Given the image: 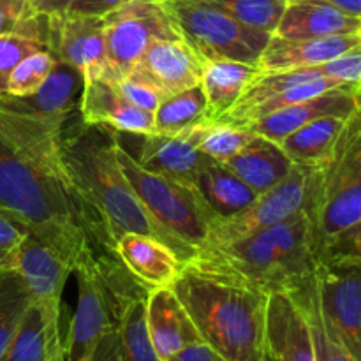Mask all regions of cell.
Here are the masks:
<instances>
[{
	"label": "cell",
	"instance_id": "cell-9",
	"mask_svg": "<svg viewBox=\"0 0 361 361\" xmlns=\"http://www.w3.org/2000/svg\"><path fill=\"white\" fill-rule=\"evenodd\" d=\"M106 63L113 80L127 76L159 39H182L164 0H130L102 16Z\"/></svg>",
	"mask_w": 361,
	"mask_h": 361
},
{
	"label": "cell",
	"instance_id": "cell-17",
	"mask_svg": "<svg viewBox=\"0 0 361 361\" xmlns=\"http://www.w3.org/2000/svg\"><path fill=\"white\" fill-rule=\"evenodd\" d=\"M9 268L20 275L34 302L60 310L73 268L55 250L28 233L9 252Z\"/></svg>",
	"mask_w": 361,
	"mask_h": 361
},
{
	"label": "cell",
	"instance_id": "cell-47",
	"mask_svg": "<svg viewBox=\"0 0 361 361\" xmlns=\"http://www.w3.org/2000/svg\"><path fill=\"white\" fill-rule=\"evenodd\" d=\"M9 252L11 250H0V271L11 270L9 268Z\"/></svg>",
	"mask_w": 361,
	"mask_h": 361
},
{
	"label": "cell",
	"instance_id": "cell-23",
	"mask_svg": "<svg viewBox=\"0 0 361 361\" xmlns=\"http://www.w3.org/2000/svg\"><path fill=\"white\" fill-rule=\"evenodd\" d=\"M361 32V20L342 13L326 0H288L274 35L316 39Z\"/></svg>",
	"mask_w": 361,
	"mask_h": 361
},
{
	"label": "cell",
	"instance_id": "cell-42",
	"mask_svg": "<svg viewBox=\"0 0 361 361\" xmlns=\"http://www.w3.org/2000/svg\"><path fill=\"white\" fill-rule=\"evenodd\" d=\"M127 2H130V0H71L66 13L88 14V16L102 18Z\"/></svg>",
	"mask_w": 361,
	"mask_h": 361
},
{
	"label": "cell",
	"instance_id": "cell-19",
	"mask_svg": "<svg viewBox=\"0 0 361 361\" xmlns=\"http://www.w3.org/2000/svg\"><path fill=\"white\" fill-rule=\"evenodd\" d=\"M361 101L360 88H338V90L326 92L317 97L307 99L298 104L286 106V108L271 111L261 118L254 120L243 129L257 136L268 137L271 141L281 143L284 137L295 133L300 127L323 116H349L358 108Z\"/></svg>",
	"mask_w": 361,
	"mask_h": 361
},
{
	"label": "cell",
	"instance_id": "cell-41",
	"mask_svg": "<svg viewBox=\"0 0 361 361\" xmlns=\"http://www.w3.org/2000/svg\"><path fill=\"white\" fill-rule=\"evenodd\" d=\"M28 233L23 222L9 212L0 210V250H13Z\"/></svg>",
	"mask_w": 361,
	"mask_h": 361
},
{
	"label": "cell",
	"instance_id": "cell-22",
	"mask_svg": "<svg viewBox=\"0 0 361 361\" xmlns=\"http://www.w3.org/2000/svg\"><path fill=\"white\" fill-rule=\"evenodd\" d=\"M147 328L152 345L162 361L200 342L201 337L171 288H157L147 295Z\"/></svg>",
	"mask_w": 361,
	"mask_h": 361
},
{
	"label": "cell",
	"instance_id": "cell-25",
	"mask_svg": "<svg viewBox=\"0 0 361 361\" xmlns=\"http://www.w3.org/2000/svg\"><path fill=\"white\" fill-rule=\"evenodd\" d=\"M81 87L83 76L69 63L59 60L44 83L34 94L21 99L4 97L0 99V104L27 115L67 122L74 106V97L78 92H81Z\"/></svg>",
	"mask_w": 361,
	"mask_h": 361
},
{
	"label": "cell",
	"instance_id": "cell-27",
	"mask_svg": "<svg viewBox=\"0 0 361 361\" xmlns=\"http://www.w3.org/2000/svg\"><path fill=\"white\" fill-rule=\"evenodd\" d=\"M194 189L215 219H229L242 214L259 196L231 169L215 161L201 169Z\"/></svg>",
	"mask_w": 361,
	"mask_h": 361
},
{
	"label": "cell",
	"instance_id": "cell-3",
	"mask_svg": "<svg viewBox=\"0 0 361 361\" xmlns=\"http://www.w3.org/2000/svg\"><path fill=\"white\" fill-rule=\"evenodd\" d=\"M171 289L201 341L226 361H264L267 293L197 256Z\"/></svg>",
	"mask_w": 361,
	"mask_h": 361
},
{
	"label": "cell",
	"instance_id": "cell-43",
	"mask_svg": "<svg viewBox=\"0 0 361 361\" xmlns=\"http://www.w3.org/2000/svg\"><path fill=\"white\" fill-rule=\"evenodd\" d=\"M168 361H226L219 353H215L214 349L208 344H204L203 341L194 342L189 344L187 348H183L182 351L176 353L173 358Z\"/></svg>",
	"mask_w": 361,
	"mask_h": 361
},
{
	"label": "cell",
	"instance_id": "cell-40",
	"mask_svg": "<svg viewBox=\"0 0 361 361\" xmlns=\"http://www.w3.org/2000/svg\"><path fill=\"white\" fill-rule=\"evenodd\" d=\"M116 88L120 90V94L127 99L129 102L136 104L137 108L147 109V111H155V108L161 102L162 95L157 88H154L152 85L145 83L140 78L133 76V74H127V76L115 80Z\"/></svg>",
	"mask_w": 361,
	"mask_h": 361
},
{
	"label": "cell",
	"instance_id": "cell-30",
	"mask_svg": "<svg viewBox=\"0 0 361 361\" xmlns=\"http://www.w3.org/2000/svg\"><path fill=\"white\" fill-rule=\"evenodd\" d=\"M147 295L134 296L120 316L116 328L120 361H162L155 353L148 335Z\"/></svg>",
	"mask_w": 361,
	"mask_h": 361
},
{
	"label": "cell",
	"instance_id": "cell-32",
	"mask_svg": "<svg viewBox=\"0 0 361 361\" xmlns=\"http://www.w3.org/2000/svg\"><path fill=\"white\" fill-rule=\"evenodd\" d=\"M0 34H23L49 46V16L37 13L30 0H0Z\"/></svg>",
	"mask_w": 361,
	"mask_h": 361
},
{
	"label": "cell",
	"instance_id": "cell-16",
	"mask_svg": "<svg viewBox=\"0 0 361 361\" xmlns=\"http://www.w3.org/2000/svg\"><path fill=\"white\" fill-rule=\"evenodd\" d=\"M78 111L81 122L88 126L109 127L136 136L154 133V113L127 101L109 76L83 78Z\"/></svg>",
	"mask_w": 361,
	"mask_h": 361
},
{
	"label": "cell",
	"instance_id": "cell-6",
	"mask_svg": "<svg viewBox=\"0 0 361 361\" xmlns=\"http://www.w3.org/2000/svg\"><path fill=\"white\" fill-rule=\"evenodd\" d=\"M361 217V101L348 116L330 161L317 169L312 221L323 243Z\"/></svg>",
	"mask_w": 361,
	"mask_h": 361
},
{
	"label": "cell",
	"instance_id": "cell-14",
	"mask_svg": "<svg viewBox=\"0 0 361 361\" xmlns=\"http://www.w3.org/2000/svg\"><path fill=\"white\" fill-rule=\"evenodd\" d=\"M264 361H316L309 319L295 295H268Z\"/></svg>",
	"mask_w": 361,
	"mask_h": 361
},
{
	"label": "cell",
	"instance_id": "cell-2",
	"mask_svg": "<svg viewBox=\"0 0 361 361\" xmlns=\"http://www.w3.org/2000/svg\"><path fill=\"white\" fill-rule=\"evenodd\" d=\"M62 150L71 178L94 221L102 252L113 256L118 236L137 233L164 242L183 261L196 256V250L162 228L136 196L116 161L113 129L80 120L67 133L63 129Z\"/></svg>",
	"mask_w": 361,
	"mask_h": 361
},
{
	"label": "cell",
	"instance_id": "cell-38",
	"mask_svg": "<svg viewBox=\"0 0 361 361\" xmlns=\"http://www.w3.org/2000/svg\"><path fill=\"white\" fill-rule=\"evenodd\" d=\"M319 259L361 264V217L321 245Z\"/></svg>",
	"mask_w": 361,
	"mask_h": 361
},
{
	"label": "cell",
	"instance_id": "cell-39",
	"mask_svg": "<svg viewBox=\"0 0 361 361\" xmlns=\"http://www.w3.org/2000/svg\"><path fill=\"white\" fill-rule=\"evenodd\" d=\"M316 71L338 83L361 88V42L345 51L344 55L337 56L323 66H316Z\"/></svg>",
	"mask_w": 361,
	"mask_h": 361
},
{
	"label": "cell",
	"instance_id": "cell-20",
	"mask_svg": "<svg viewBox=\"0 0 361 361\" xmlns=\"http://www.w3.org/2000/svg\"><path fill=\"white\" fill-rule=\"evenodd\" d=\"M360 42L361 32L316 39H284L271 35L257 67L263 73H279L323 66L344 55Z\"/></svg>",
	"mask_w": 361,
	"mask_h": 361
},
{
	"label": "cell",
	"instance_id": "cell-4",
	"mask_svg": "<svg viewBox=\"0 0 361 361\" xmlns=\"http://www.w3.org/2000/svg\"><path fill=\"white\" fill-rule=\"evenodd\" d=\"M196 256L267 295L302 293L316 281L319 263L310 212L226 245L201 247Z\"/></svg>",
	"mask_w": 361,
	"mask_h": 361
},
{
	"label": "cell",
	"instance_id": "cell-33",
	"mask_svg": "<svg viewBox=\"0 0 361 361\" xmlns=\"http://www.w3.org/2000/svg\"><path fill=\"white\" fill-rule=\"evenodd\" d=\"M247 27L274 35L288 0H208Z\"/></svg>",
	"mask_w": 361,
	"mask_h": 361
},
{
	"label": "cell",
	"instance_id": "cell-37",
	"mask_svg": "<svg viewBox=\"0 0 361 361\" xmlns=\"http://www.w3.org/2000/svg\"><path fill=\"white\" fill-rule=\"evenodd\" d=\"M41 49H49L46 42L23 34H0V99L7 95V80L14 67Z\"/></svg>",
	"mask_w": 361,
	"mask_h": 361
},
{
	"label": "cell",
	"instance_id": "cell-13",
	"mask_svg": "<svg viewBox=\"0 0 361 361\" xmlns=\"http://www.w3.org/2000/svg\"><path fill=\"white\" fill-rule=\"evenodd\" d=\"M204 123L173 134H141L140 154L134 155L145 169L194 187L197 175L212 162L200 148Z\"/></svg>",
	"mask_w": 361,
	"mask_h": 361
},
{
	"label": "cell",
	"instance_id": "cell-7",
	"mask_svg": "<svg viewBox=\"0 0 361 361\" xmlns=\"http://www.w3.org/2000/svg\"><path fill=\"white\" fill-rule=\"evenodd\" d=\"M113 133L116 161L148 214L197 252L207 242L208 229L215 221L200 194L194 187L145 169L120 140V134Z\"/></svg>",
	"mask_w": 361,
	"mask_h": 361
},
{
	"label": "cell",
	"instance_id": "cell-8",
	"mask_svg": "<svg viewBox=\"0 0 361 361\" xmlns=\"http://www.w3.org/2000/svg\"><path fill=\"white\" fill-rule=\"evenodd\" d=\"M180 37L203 62L236 60L259 63L271 34L247 27L208 0H164Z\"/></svg>",
	"mask_w": 361,
	"mask_h": 361
},
{
	"label": "cell",
	"instance_id": "cell-18",
	"mask_svg": "<svg viewBox=\"0 0 361 361\" xmlns=\"http://www.w3.org/2000/svg\"><path fill=\"white\" fill-rule=\"evenodd\" d=\"M113 256L147 291L171 288L185 264L164 242L137 233H123L118 236L113 247Z\"/></svg>",
	"mask_w": 361,
	"mask_h": 361
},
{
	"label": "cell",
	"instance_id": "cell-35",
	"mask_svg": "<svg viewBox=\"0 0 361 361\" xmlns=\"http://www.w3.org/2000/svg\"><path fill=\"white\" fill-rule=\"evenodd\" d=\"M56 62H59V59L49 49H41V51H35L32 55L25 56L14 67L9 80H7L6 97L21 99L34 94L44 83V80L49 76Z\"/></svg>",
	"mask_w": 361,
	"mask_h": 361
},
{
	"label": "cell",
	"instance_id": "cell-36",
	"mask_svg": "<svg viewBox=\"0 0 361 361\" xmlns=\"http://www.w3.org/2000/svg\"><path fill=\"white\" fill-rule=\"evenodd\" d=\"M256 136L243 127L228 126V123L204 122L200 137V148L204 155L215 162H226L229 157L238 154L252 137Z\"/></svg>",
	"mask_w": 361,
	"mask_h": 361
},
{
	"label": "cell",
	"instance_id": "cell-26",
	"mask_svg": "<svg viewBox=\"0 0 361 361\" xmlns=\"http://www.w3.org/2000/svg\"><path fill=\"white\" fill-rule=\"evenodd\" d=\"M259 73L257 66L236 60L204 62L200 85L207 99V122L221 120L240 101L247 85Z\"/></svg>",
	"mask_w": 361,
	"mask_h": 361
},
{
	"label": "cell",
	"instance_id": "cell-31",
	"mask_svg": "<svg viewBox=\"0 0 361 361\" xmlns=\"http://www.w3.org/2000/svg\"><path fill=\"white\" fill-rule=\"evenodd\" d=\"M32 296L25 282L14 270L0 271V356L16 334Z\"/></svg>",
	"mask_w": 361,
	"mask_h": 361
},
{
	"label": "cell",
	"instance_id": "cell-24",
	"mask_svg": "<svg viewBox=\"0 0 361 361\" xmlns=\"http://www.w3.org/2000/svg\"><path fill=\"white\" fill-rule=\"evenodd\" d=\"M222 164L231 169L257 194H263L271 187L279 185L295 168L293 161L277 141L257 134L238 154L229 157Z\"/></svg>",
	"mask_w": 361,
	"mask_h": 361
},
{
	"label": "cell",
	"instance_id": "cell-11",
	"mask_svg": "<svg viewBox=\"0 0 361 361\" xmlns=\"http://www.w3.org/2000/svg\"><path fill=\"white\" fill-rule=\"evenodd\" d=\"M316 291L326 330L361 361V264L319 259Z\"/></svg>",
	"mask_w": 361,
	"mask_h": 361
},
{
	"label": "cell",
	"instance_id": "cell-21",
	"mask_svg": "<svg viewBox=\"0 0 361 361\" xmlns=\"http://www.w3.org/2000/svg\"><path fill=\"white\" fill-rule=\"evenodd\" d=\"M0 361H63L60 310L32 300Z\"/></svg>",
	"mask_w": 361,
	"mask_h": 361
},
{
	"label": "cell",
	"instance_id": "cell-34",
	"mask_svg": "<svg viewBox=\"0 0 361 361\" xmlns=\"http://www.w3.org/2000/svg\"><path fill=\"white\" fill-rule=\"evenodd\" d=\"M296 298L302 303L303 310L309 319L310 331H312L314 349H316V361H355L349 356V353L335 341L330 331L324 326V321L321 317L319 303H317L316 281L303 289L302 293H296Z\"/></svg>",
	"mask_w": 361,
	"mask_h": 361
},
{
	"label": "cell",
	"instance_id": "cell-28",
	"mask_svg": "<svg viewBox=\"0 0 361 361\" xmlns=\"http://www.w3.org/2000/svg\"><path fill=\"white\" fill-rule=\"evenodd\" d=\"M348 116H323L300 127L281 141L282 150L293 164L321 169L330 161Z\"/></svg>",
	"mask_w": 361,
	"mask_h": 361
},
{
	"label": "cell",
	"instance_id": "cell-1",
	"mask_svg": "<svg viewBox=\"0 0 361 361\" xmlns=\"http://www.w3.org/2000/svg\"><path fill=\"white\" fill-rule=\"evenodd\" d=\"M66 123L0 104V210L23 222L74 274L106 252L66 166Z\"/></svg>",
	"mask_w": 361,
	"mask_h": 361
},
{
	"label": "cell",
	"instance_id": "cell-45",
	"mask_svg": "<svg viewBox=\"0 0 361 361\" xmlns=\"http://www.w3.org/2000/svg\"><path fill=\"white\" fill-rule=\"evenodd\" d=\"M30 4L34 6V9L37 11V13L51 16V14L66 13L71 0H30Z\"/></svg>",
	"mask_w": 361,
	"mask_h": 361
},
{
	"label": "cell",
	"instance_id": "cell-15",
	"mask_svg": "<svg viewBox=\"0 0 361 361\" xmlns=\"http://www.w3.org/2000/svg\"><path fill=\"white\" fill-rule=\"evenodd\" d=\"M204 62L183 39L154 41L129 74L161 92L162 97L201 83Z\"/></svg>",
	"mask_w": 361,
	"mask_h": 361
},
{
	"label": "cell",
	"instance_id": "cell-44",
	"mask_svg": "<svg viewBox=\"0 0 361 361\" xmlns=\"http://www.w3.org/2000/svg\"><path fill=\"white\" fill-rule=\"evenodd\" d=\"M90 361H120L118 330H111L99 341Z\"/></svg>",
	"mask_w": 361,
	"mask_h": 361
},
{
	"label": "cell",
	"instance_id": "cell-46",
	"mask_svg": "<svg viewBox=\"0 0 361 361\" xmlns=\"http://www.w3.org/2000/svg\"><path fill=\"white\" fill-rule=\"evenodd\" d=\"M326 2H330L342 13L361 20V0H326Z\"/></svg>",
	"mask_w": 361,
	"mask_h": 361
},
{
	"label": "cell",
	"instance_id": "cell-29",
	"mask_svg": "<svg viewBox=\"0 0 361 361\" xmlns=\"http://www.w3.org/2000/svg\"><path fill=\"white\" fill-rule=\"evenodd\" d=\"M207 122V99L201 85L166 95L154 111V133L173 134Z\"/></svg>",
	"mask_w": 361,
	"mask_h": 361
},
{
	"label": "cell",
	"instance_id": "cell-12",
	"mask_svg": "<svg viewBox=\"0 0 361 361\" xmlns=\"http://www.w3.org/2000/svg\"><path fill=\"white\" fill-rule=\"evenodd\" d=\"M49 51L83 78L108 76L101 16L60 13L49 16Z\"/></svg>",
	"mask_w": 361,
	"mask_h": 361
},
{
	"label": "cell",
	"instance_id": "cell-10",
	"mask_svg": "<svg viewBox=\"0 0 361 361\" xmlns=\"http://www.w3.org/2000/svg\"><path fill=\"white\" fill-rule=\"evenodd\" d=\"M317 169L296 166L279 185L259 194L242 214L229 219H215L208 229L207 245H226L252 233L295 217L300 212L312 215Z\"/></svg>",
	"mask_w": 361,
	"mask_h": 361
},
{
	"label": "cell",
	"instance_id": "cell-5",
	"mask_svg": "<svg viewBox=\"0 0 361 361\" xmlns=\"http://www.w3.org/2000/svg\"><path fill=\"white\" fill-rule=\"evenodd\" d=\"M74 274L78 302L63 342V361H90L99 341L118 328L127 303L148 291L111 254H97Z\"/></svg>",
	"mask_w": 361,
	"mask_h": 361
}]
</instances>
